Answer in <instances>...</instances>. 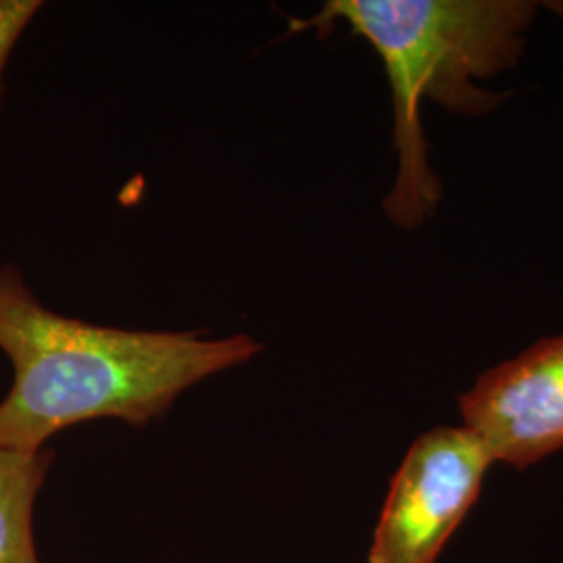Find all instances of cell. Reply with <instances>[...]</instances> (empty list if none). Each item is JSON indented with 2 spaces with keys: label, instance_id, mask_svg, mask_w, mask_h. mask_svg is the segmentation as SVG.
<instances>
[{
  "label": "cell",
  "instance_id": "6da1fadb",
  "mask_svg": "<svg viewBox=\"0 0 563 563\" xmlns=\"http://www.w3.org/2000/svg\"><path fill=\"white\" fill-rule=\"evenodd\" d=\"M0 351L13 386L0 401V449L36 453L60 430L101 418L144 428L184 390L262 351L246 334L123 330L42 305L11 263L0 265Z\"/></svg>",
  "mask_w": 563,
  "mask_h": 563
},
{
  "label": "cell",
  "instance_id": "7a4b0ae2",
  "mask_svg": "<svg viewBox=\"0 0 563 563\" xmlns=\"http://www.w3.org/2000/svg\"><path fill=\"white\" fill-rule=\"evenodd\" d=\"M539 4L526 0H330L309 20L290 21V32L325 30L339 21L380 55L395 109L399 172L384 211L399 228H416L437 209L441 184L428 165L420 104L483 115L501 97L478 88L516 65Z\"/></svg>",
  "mask_w": 563,
  "mask_h": 563
},
{
  "label": "cell",
  "instance_id": "3957f363",
  "mask_svg": "<svg viewBox=\"0 0 563 563\" xmlns=\"http://www.w3.org/2000/svg\"><path fill=\"white\" fill-rule=\"evenodd\" d=\"M493 465L465 426H439L409 446L384 501L369 563H437L483 493Z\"/></svg>",
  "mask_w": 563,
  "mask_h": 563
},
{
  "label": "cell",
  "instance_id": "277c9868",
  "mask_svg": "<svg viewBox=\"0 0 563 563\" xmlns=\"http://www.w3.org/2000/svg\"><path fill=\"white\" fill-rule=\"evenodd\" d=\"M460 413L493 463L526 470L563 449V334L484 372Z\"/></svg>",
  "mask_w": 563,
  "mask_h": 563
},
{
  "label": "cell",
  "instance_id": "5b68a950",
  "mask_svg": "<svg viewBox=\"0 0 563 563\" xmlns=\"http://www.w3.org/2000/svg\"><path fill=\"white\" fill-rule=\"evenodd\" d=\"M53 457L51 449H0V563H38L32 509Z\"/></svg>",
  "mask_w": 563,
  "mask_h": 563
},
{
  "label": "cell",
  "instance_id": "8992f818",
  "mask_svg": "<svg viewBox=\"0 0 563 563\" xmlns=\"http://www.w3.org/2000/svg\"><path fill=\"white\" fill-rule=\"evenodd\" d=\"M41 9L42 2L38 0H0V109L4 92V69L11 53Z\"/></svg>",
  "mask_w": 563,
  "mask_h": 563
}]
</instances>
